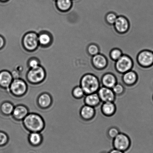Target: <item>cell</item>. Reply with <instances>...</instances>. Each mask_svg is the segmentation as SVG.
Instances as JSON below:
<instances>
[{"label":"cell","instance_id":"cell-1","mask_svg":"<svg viewBox=\"0 0 153 153\" xmlns=\"http://www.w3.org/2000/svg\"><path fill=\"white\" fill-rule=\"evenodd\" d=\"M22 121L24 127L30 133H41L45 127L44 119L38 114L29 113Z\"/></svg>","mask_w":153,"mask_h":153},{"label":"cell","instance_id":"cell-2","mask_svg":"<svg viewBox=\"0 0 153 153\" xmlns=\"http://www.w3.org/2000/svg\"><path fill=\"white\" fill-rule=\"evenodd\" d=\"M80 84L85 95L97 93L100 87V79L91 73L84 75L81 78Z\"/></svg>","mask_w":153,"mask_h":153},{"label":"cell","instance_id":"cell-3","mask_svg":"<svg viewBox=\"0 0 153 153\" xmlns=\"http://www.w3.org/2000/svg\"><path fill=\"white\" fill-rule=\"evenodd\" d=\"M46 77L45 70L40 65L36 68L30 69L27 72L25 78L32 84H39L45 81Z\"/></svg>","mask_w":153,"mask_h":153},{"label":"cell","instance_id":"cell-4","mask_svg":"<svg viewBox=\"0 0 153 153\" xmlns=\"http://www.w3.org/2000/svg\"><path fill=\"white\" fill-rule=\"evenodd\" d=\"M9 90L14 96H23L27 91V85L26 81L21 78L13 79Z\"/></svg>","mask_w":153,"mask_h":153},{"label":"cell","instance_id":"cell-5","mask_svg":"<svg viewBox=\"0 0 153 153\" xmlns=\"http://www.w3.org/2000/svg\"><path fill=\"white\" fill-rule=\"evenodd\" d=\"M112 145L114 148L125 152L129 149L131 142L128 136L120 133L113 139Z\"/></svg>","mask_w":153,"mask_h":153},{"label":"cell","instance_id":"cell-6","mask_svg":"<svg viewBox=\"0 0 153 153\" xmlns=\"http://www.w3.org/2000/svg\"><path fill=\"white\" fill-rule=\"evenodd\" d=\"M24 47L28 51L35 50L38 47V34L35 32H29L25 34L22 40Z\"/></svg>","mask_w":153,"mask_h":153},{"label":"cell","instance_id":"cell-7","mask_svg":"<svg viewBox=\"0 0 153 153\" xmlns=\"http://www.w3.org/2000/svg\"><path fill=\"white\" fill-rule=\"evenodd\" d=\"M133 65V61L131 58L127 55H123L116 61L115 67L118 72L124 74L131 70Z\"/></svg>","mask_w":153,"mask_h":153},{"label":"cell","instance_id":"cell-8","mask_svg":"<svg viewBox=\"0 0 153 153\" xmlns=\"http://www.w3.org/2000/svg\"><path fill=\"white\" fill-rule=\"evenodd\" d=\"M137 61L142 66H151L153 64V52L149 50L142 51L138 55Z\"/></svg>","mask_w":153,"mask_h":153},{"label":"cell","instance_id":"cell-9","mask_svg":"<svg viewBox=\"0 0 153 153\" xmlns=\"http://www.w3.org/2000/svg\"><path fill=\"white\" fill-rule=\"evenodd\" d=\"M101 102H114L115 99V94L112 88L103 86L100 87L97 92Z\"/></svg>","mask_w":153,"mask_h":153},{"label":"cell","instance_id":"cell-10","mask_svg":"<svg viewBox=\"0 0 153 153\" xmlns=\"http://www.w3.org/2000/svg\"><path fill=\"white\" fill-rule=\"evenodd\" d=\"M29 113V110L26 106L19 104L15 106L12 115L16 120L22 121Z\"/></svg>","mask_w":153,"mask_h":153},{"label":"cell","instance_id":"cell-11","mask_svg":"<svg viewBox=\"0 0 153 153\" xmlns=\"http://www.w3.org/2000/svg\"><path fill=\"white\" fill-rule=\"evenodd\" d=\"M13 80L11 73L7 70L0 72V86L5 89H9Z\"/></svg>","mask_w":153,"mask_h":153},{"label":"cell","instance_id":"cell-12","mask_svg":"<svg viewBox=\"0 0 153 153\" xmlns=\"http://www.w3.org/2000/svg\"><path fill=\"white\" fill-rule=\"evenodd\" d=\"M52 99L50 94L43 93L40 94L37 100L39 107L43 109L48 108L52 103Z\"/></svg>","mask_w":153,"mask_h":153},{"label":"cell","instance_id":"cell-13","mask_svg":"<svg viewBox=\"0 0 153 153\" xmlns=\"http://www.w3.org/2000/svg\"><path fill=\"white\" fill-rule=\"evenodd\" d=\"M116 31L120 33H124L128 31L129 24L126 18L122 16H118L114 24Z\"/></svg>","mask_w":153,"mask_h":153},{"label":"cell","instance_id":"cell-14","mask_svg":"<svg viewBox=\"0 0 153 153\" xmlns=\"http://www.w3.org/2000/svg\"><path fill=\"white\" fill-rule=\"evenodd\" d=\"M101 81L103 86L112 88L117 83V79L113 73H108L102 76Z\"/></svg>","mask_w":153,"mask_h":153},{"label":"cell","instance_id":"cell-15","mask_svg":"<svg viewBox=\"0 0 153 153\" xmlns=\"http://www.w3.org/2000/svg\"><path fill=\"white\" fill-rule=\"evenodd\" d=\"M92 62L93 65L97 69H104L107 64V60L106 57L100 53L93 56Z\"/></svg>","mask_w":153,"mask_h":153},{"label":"cell","instance_id":"cell-16","mask_svg":"<svg viewBox=\"0 0 153 153\" xmlns=\"http://www.w3.org/2000/svg\"><path fill=\"white\" fill-rule=\"evenodd\" d=\"M122 79L126 85H132L135 84L137 82L138 78L135 72L130 70L123 74Z\"/></svg>","mask_w":153,"mask_h":153},{"label":"cell","instance_id":"cell-17","mask_svg":"<svg viewBox=\"0 0 153 153\" xmlns=\"http://www.w3.org/2000/svg\"><path fill=\"white\" fill-rule=\"evenodd\" d=\"M95 114L94 107L85 104L81 108L80 114L81 117L85 120H89L94 117Z\"/></svg>","mask_w":153,"mask_h":153},{"label":"cell","instance_id":"cell-18","mask_svg":"<svg viewBox=\"0 0 153 153\" xmlns=\"http://www.w3.org/2000/svg\"><path fill=\"white\" fill-rule=\"evenodd\" d=\"M84 102L85 104L94 107L100 104L101 100L97 93H95L87 94L84 99Z\"/></svg>","mask_w":153,"mask_h":153},{"label":"cell","instance_id":"cell-19","mask_svg":"<svg viewBox=\"0 0 153 153\" xmlns=\"http://www.w3.org/2000/svg\"><path fill=\"white\" fill-rule=\"evenodd\" d=\"M101 110L102 113L106 116H112L116 111V106L114 103V102L103 103L101 107Z\"/></svg>","mask_w":153,"mask_h":153},{"label":"cell","instance_id":"cell-20","mask_svg":"<svg viewBox=\"0 0 153 153\" xmlns=\"http://www.w3.org/2000/svg\"><path fill=\"white\" fill-rule=\"evenodd\" d=\"M28 140L32 146H37L41 144L43 137L40 132H30L28 136Z\"/></svg>","mask_w":153,"mask_h":153},{"label":"cell","instance_id":"cell-21","mask_svg":"<svg viewBox=\"0 0 153 153\" xmlns=\"http://www.w3.org/2000/svg\"><path fill=\"white\" fill-rule=\"evenodd\" d=\"M39 44L43 46H48L51 43L52 37L49 33L43 31L38 34Z\"/></svg>","mask_w":153,"mask_h":153},{"label":"cell","instance_id":"cell-22","mask_svg":"<svg viewBox=\"0 0 153 153\" xmlns=\"http://www.w3.org/2000/svg\"><path fill=\"white\" fill-rule=\"evenodd\" d=\"M56 5L58 8L62 11L69 10L72 5V0H57Z\"/></svg>","mask_w":153,"mask_h":153},{"label":"cell","instance_id":"cell-23","mask_svg":"<svg viewBox=\"0 0 153 153\" xmlns=\"http://www.w3.org/2000/svg\"><path fill=\"white\" fill-rule=\"evenodd\" d=\"M15 106L11 102H5L3 103L1 106V110L4 114L10 115L12 114L14 110Z\"/></svg>","mask_w":153,"mask_h":153},{"label":"cell","instance_id":"cell-24","mask_svg":"<svg viewBox=\"0 0 153 153\" xmlns=\"http://www.w3.org/2000/svg\"><path fill=\"white\" fill-rule=\"evenodd\" d=\"M72 94L73 97L76 99H80L85 95V92L80 86H77L73 88Z\"/></svg>","mask_w":153,"mask_h":153},{"label":"cell","instance_id":"cell-25","mask_svg":"<svg viewBox=\"0 0 153 153\" xmlns=\"http://www.w3.org/2000/svg\"><path fill=\"white\" fill-rule=\"evenodd\" d=\"M123 55L121 51L119 49H112L110 52V57L114 60L116 61Z\"/></svg>","mask_w":153,"mask_h":153},{"label":"cell","instance_id":"cell-26","mask_svg":"<svg viewBox=\"0 0 153 153\" xmlns=\"http://www.w3.org/2000/svg\"><path fill=\"white\" fill-rule=\"evenodd\" d=\"M88 51L89 54L92 56L99 54L100 52L98 46L95 44L90 45L88 46Z\"/></svg>","mask_w":153,"mask_h":153},{"label":"cell","instance_id":"cell-27","mask_svg":"<svg viewBox=\"0 0 153 153\" xmlns=\"http://www.w3.org/2000/svg\"><path fill=\"white\" fill-rule=\"evenodd\" d=\"M118 16L113 13H108L106 16V22L110 25H114Z\"/></svg>","mask_w":153,"mask_h":153},{"label":"cell","instance_id":"cell-28","mask_svg":"<svg viewBox=\"0 0 153 153\" xmlns=\"http://www.w3.org/2000/svg\"><path fill=\"white\" fill-rule=\"evenodd\" d=\"M115 95H120L124 93V88L122 85L117 83L116 85L112 88Z\"/></svg>","mask_w":153,"mask_h":153},{"label":"cell","instance_id":"cell-29","mask_svg":"<svg viewBox=\"0 0 153 153\" xmlns=\"http://www.w3.org/2000/svg\"><path fill=\"white\" fill-rule=\"evenodd\" d=\"M8 136L5 133L0 131V146H4L8 142Z\"/></svg>","mask_w":153,"mask_h":153},{"label":"cell","instance_id":"cell-30","mask_svg":"<svg viewBox=\"0 0 153 153\" xmlns=\"http://www.w3.org/2000/svg\"><path fill=\"white\" fill-rule=\"evenodd\" d=\"M119 130L116 127H111L108 131V135L112 139H114L120 133Z\"/></svg>","mask_w":153,"mask_h":153},{"label":"cell","instance_id":"cell-31","mask_svg":"<svg viewBox=\"0 0 153 153\" xmlns=\"http://www.w3.org/2000/svg\"><path fill=\"white\" fill-rule=\"evenodd\" d=\"M40 65L39 61L36 58H31L28 62V66L30 69L36 68Z\"/></svg>","mask_w":153,"mask_h":153},{"label":"cell","instance_id":"cell-32","mask_svg":"<svg viewBox=\"0 0 153 153\" xmlns=\"http://www.w3.org/2000/svg\"><path fill=\"white\" fill-rule=\"evenodd\" d=\"M5 44V40L2 36L0 35V49L4 47Z\"/></svg>","mask_w":153,"mask_h":153},{"label":"cell","instance_id":"cell-33","mask_svg":"<svg viewBox=\"0 0 153 153\" xmlns=\"http://www.w3.org/2000/svg\"><path fill=\"white\" fill-rule=\"evenodd\" d=\"M109 153H125V152H123V151L113 148V149L109 151Z\"/></svg>","mask_w":153,"mask_h":153},{"label":"cell","instance_id":"cell-34","mask_svg":"<svg viewBox=\"0 0 153 153\" xmlns=\"http://www.w3.org/2000/svg\"><path fill=\"white\" fill-rule=\"evenodd\" d=\"M9 1V0H0V1H3V2H5V1Z\"/></svg>","mask_w":153,"mask_h":153},{"label":"cell","instance_id":"cell-35","mask_svg":"<svg viewBox=\"0 0 153 153\" xmlns=\"http://www.w3.org/2000/svg\"><path fill=\"white\" fill-rule=\"evenodd\" d=\"M53 1H57V0H53Z\"/></svg>","mask_w":153,"mask_h":153},{"label":"cell","instance_id":"cell-36","mask_svg":"<svg viewBox=\"0 0 153 153\" xmlns=\"http://www.w3.org/2000/svg\"><path fill=\"white\" fill-rule=\"evenodd\" d=\"M152 99H153V95Z\"/></svg>","mask_w":153,"mask_h":153}]
</instances>
